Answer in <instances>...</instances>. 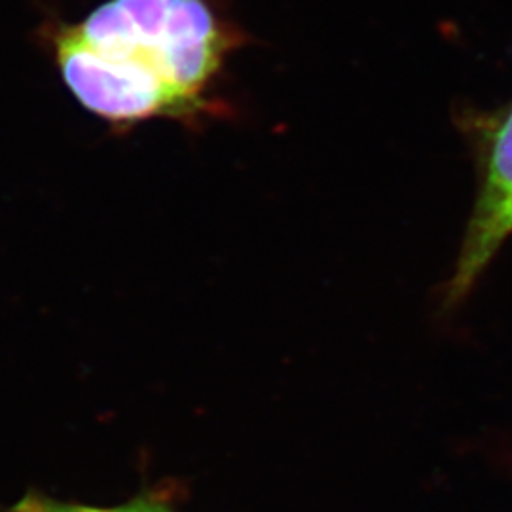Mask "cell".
Wrapping results in <instances>:
<instances>
[{"instance_id": "4", "label": "cell", "mask_w": 512, "mask_h": 512, "mask_svg": "<svg viewBox=\"0 0 512 512\" xmlns=\"http://www.w3.org/2000/svg\"><path fill=\"white\" fill-rule=\"evenodd\" d=\"M118 512H169L162 505L156 503H148V501H137V503H129L126 507H118Z\"/></svg>"}, {"instance_id": "2", "label": "cell", "mask_w": 512, "mask_h": 512, "mask_svg": "<svg viewBox=\"0 0 512 512\" xmlns=\"http://www.w3.org/2000/svg\"><path fill=\"white\" fill-rule=\"evenodd\" d=\"M512 236V109L492 139L484 179L459 249L456 266L442 289V306L456 310Z\"/></svg>"}, {"instance_id": "3", "label": "cell", "mask_w": 512, "mask_h": 512, "mask_svg": "<svg viewBox=\"0 0 512 512\" xmlns=\"http://www.w3.org/2000/svg\"><path fill=\"white\" fill-rule=\"evenodd\" d=\"M12 512H118V509H92V507H80V505H65L55 503L50 499H35L29 497Z\"/></svg>"}, {"instance_id": "1", "label": "cell", "mask_w": 512, "mask_h": 512, "mask_svg": "<svg viewBox=\"0 0 512 512\" xmlns=\"http://www.w3.org/2000/svg\"><path fill=\"white\" fill-rule=\"evenodd\" d=\"M238 46V29L209 0H107L54 35L69 92L116 128L202 120Z\"/></svg>"}]
</instances>
